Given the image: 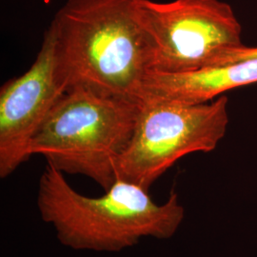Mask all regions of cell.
Returning a JSON list of instances; mask_svg holds the SVG:
<instances>
[{
    "label": "cell",
    "mask_w": 257,
    "mask_h": 257,
    "mask_svg": "<svg viewBox=\"0 0 257 257\" xmlns=\"http://www.w3.org/2000/svg\"><path fill=\"white\" fill-rule=\"evenodd\" d=\"M228 124V97L224 94L195 105L141 102L133 138L117 162V178L150 191L184 156L213 151Z\"/></svg>",
    "instance_id": "5b68a950"
},
{
    "label": "cell",
    "mask_w": 257,
    "mask_h": 257,
    "mask_svg": "<svg viewBox=\"0 0 257 257\" xmlns=\"http://www.w3.org/2000/svg\"><path fill=\"white\" fill-rule=\"evenodd\" d=\"M56 65L55 39L47 29L31 68L0 89V177L6 178L32 156L31 142L66 92Z\"/></svg>",
    "instance_id": "8992f818"
},
{
    "label": "cell",
    "mask_w": 257,
    "mask_h": 257,
    "mask_svg": "<svg viewBox=\"0 0 257 257\" xmlns=\"http://www.w3.org/2000/svg\"><path fill=\"white\" fill-rule=\"evenodd\" d=\"M104 192L95 197L81 194L64 174L47 164L38 184L37 208L59 242L76 250L116 252L141 239L170 238L183 221L175 192L157 204L149 190L121 178Z\"/></svg>",
    "instance_id": "7a4b0ae2"
},
{
    "label": "cell",
    "mask_w": 257,
    "mask_h": 257,
    "mask_svg": "<svg viewBox=\"0 0 257 257\" xmlns=\"http://www.w3.org/2000/svg\"><path fill=\"white\" fill-rule=\"evenodd\" d=\"M257 82V57L184 74L151 73L142 101L195 105L210 102L232 89Z\"/></svg>",
    "instance_id": "52a82bcc"
},
{
    "label": "cell",
    "mask_w": 257,
    "mask_h": 257,
    "mask_svg": "<svg viewBox=\"0 0 257 257\" xmlns=\"http://www.w3.org/2000/svg\"><path fill=\"white\" fill-rule=\"evenodd\" d=\"M141 103L71 87L60 96L30 146L62 174L91 178L104 191L117 180L120 156L133 138Z\"/></svg>",
    "instance_id": "3957f363"
},
{
    "label": "cell",
    "mask_w": 257,
    "mask_h": 257,
    "mask_svg": "<svg viewBox=\"0 0 257 257\" xmlns=\"http://www.w3.org/2000/svg\"><path fill=\"white\" fill-rule=\"evenodd\" d=\"M152 51V73L184 74L233 63L246 48L242 27L220 0H138Z\"/></svg>",
    "instance_id": "277c9868"
},
{
    "label": "cell",
    "mask_w": 257,
    "mask_h": 257,
    "mask_svg": "<svg viewBox=\"0 0 257 257\" xmlns=\"http://www.w3.org/2000/svg\"><path fill=\"white\" fill-rule=\"evenodd\" d=\"M48 29L67 89L141 103L152 51L138 0H67Z\"/></svg>",
    "instance_id": "6da1fadb"
},
{
    "label": "cell",
    "mask_w": 257,
    "mask_h": 257,
    "mask_svg": "<svg viewBox=\"0 0 257 257\" xmlns=\"http://www.w3.org/2000/svg\"><path fill=\"white\" fill-rule=\"evenodd\" d=\"M257 57V48H248L246 47L236 57L235 61H240L244 59H248V58H254Z\"/></svg>",
    "instance_id": "ba28073f"
}]
</instances>
